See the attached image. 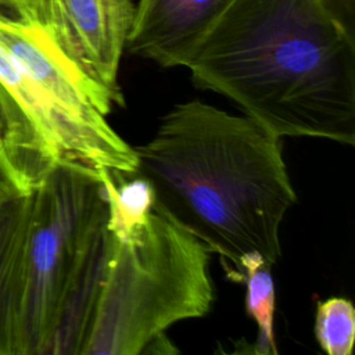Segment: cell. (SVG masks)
<instances>
[{
	"instance_id": "6da1fadb",
	"label": "cell",
	"mask_w": 355,
	"mask_h": 355,
	"mask_svg": "<svg viewBox=\"0 0 355 355\" xmlns=\"http://www.w3.org/2000/svg\"><path fill=\"white\" fill-rule=\"evenodd\" d=\"M183 67L279 137L355 143V37L316 0H234Z\"/></svg>"
},
{
	"instance_id": "7a4b0ae2",
	"label": "cell",
	"mask_w": 355,
	"mask_h": 355,
	"mask_svg": "<svg viewBox=\"0 0 355 355\" xmlns=\"http://www.w3.org/2000/svg\"><path fill=\"white\" fill-rule=\"evenodd\" d=\"M133 148L135 175L153 187L154 207L230 263L233 279L248 252L275 266L280 225L297 201L282 137L193 100L175 105Z\"/></svg>"
},
{
	"instance_id": "3957f363",
	"label": "cell",
	"mask_w": 355,
	"mask_h": 355,
	"mask_svg": "<svg viewBox=\"0 0 355 355\" xmlns=\"http://www.w3.org/2000/svg\"><path fill=\"white\" fill-rule=\"evenodd\" d=\"M97 171L60 161L29 193L15 355H79L107 243Z\"/></svg>"
},
{
	"instance_id": "277c9868",
	"label": "cell",
	"mask_w": 355,
	"mask_h": 355,
	"mask_svg": "<svg viewBox=\"0 0 355 355\" xmlns=\"http://www.w3.org/2000/svg\"><path fill=\"white\" fill-rule=\"evenodd\" d=\"M0 94L10 115L3 141L33 186L60 161L136 173L135 148L107 121L122 104L90 80L39 21L1 11Z\"/></svg>"
},
{
	"instance_id": "5b68a950",
	"label": "cell",
	"mask_w": 355,
	"mask_h": 355,
	"mask_svg": "<svg viewBox=\"0 0 355 355\" xmlns=\"http://www.w3.org/2000/svg\"><path fill=\"white\" fill-rule=\"evenodd\" d=\"M204 243L162 211L128 239L107 234L103 266L79 355L166 352L165 331L202 318L214 302Z\"/></svg>"
},
{
	"instance_id": "8992f818",
	"label": "cell",
	"mask_w": 355,
	"mask_h": 355,
	"mask_svg": "<svg viewBox=\"0 0 355 355\" xmlns=\"http://www.w3.org/2000/svg\"><path fill=\"white\" fill-rule=\"evenodd\" d=\"M133 18L132 0H36L33 17L76 67L121 104L118 69Z\"/></svg>"
},
{
	"instance_id": "52a82bcc",
	"label": "cell",
	"mask_w": 355,
	"mask_h": 355,
	"mask_svg": "<svg viewBox=\"0 0 355 355\" xmlns=\"http://www.w3.org/2000/svg\"><path fill=\"white\" fill-rule=\"evenodd\" d=\"M234 0H139L126 49L164 68L183 67Z\"/></svg>"
},
{
	"instance_id": "ba28073f",
	"label": "cell",
	"mask_w": 355,
	"mask_h": 355,
	"mask_svg": "<svg viewBox=\"0 0 355 355\" xmlns=\"http://www.w3.org/2000/svg\"><path fill=\"white\" fill-rule=\"evenodd\" d=\"M29 193L0 204V355H15L18 266Z\"/></svg>"
},
{
	"instance_id": "9c48e42d",
	"label": "cell",
	"mask_w": 355,
	"mask_h": 355,
	"mask_svg": "<svg viewBox=\"0 0 355 355\" xmlns=\"http://www.w3.org/2000/svg\"><path fill=\"white\" fill-rule=\"evenodd\" d=\"M107 202L105 232L114 239H128L148 219L154 208V191L139 175H122L98 169Z\"/></svg>"
},
{
	"instance_id": "30bf717a",
	"label": "cell",
	"mask_w": 355,
	"mask_h": 355,
	"mask_svg": "<svg viewBox=\"0 0 355 355\" xmlns=\"http://www.w3.org/2000/svg\"><path fill=\"white\" fill-rule=\"evenodd\" d=\"M272 265L258 252L241 257L236 279L245 283V309L258 327L255 351L258 354H277L275 341V284Z\"/></svg>"
},
{
	"instance_id": "8fae6325",
	"label": "cell",
	"mask_w": 355,
	"mask_h": 355,
	"mask_svg": "<svg viewBox=\"0 0 355 355\" xmlns=\"http://www.w3.org/2000/svg\"><path fill=\"white\" fill-rule=\"evenodd\" d=\"M315 337L329 355H351L355 340V311L349 300L330 297L319 301L315 318Z\"/></svg>"
},
{
	"instance_id": "7c38bea8",
	"label": "cell",
	"mask_w": 355,
	"mask_h": 355,
	"mask_svg": "<svg viewBox=\"0 0 355 355\" xmlns=\"http://www.w3.org/2000/svg\"><path fill=\"white\" fill-rule=\"evenodd\" d=\"M32 190V183L18 168L4 141L0 139V204Z\"/></svg>"
},
{
	"instance_id": "4fadbf2b",
	"label": "cell",
	"mask_w": 355,
	"mask_h": 355,
	"mask_svg": "<svg viewBox=\"0 0 355 355\" xmlns=\"http://www.w3.org/2000/svg\"><path fill=\"white\" fill-rule=\"evenodd\" d=\"M348 35L355 37V0H316Z\"/></svg>"
},
{
	"instance_id": "5bb4252c",
	"label": "cell",
	"mask_w": 355,
	"mask_h": 355,
	"mask_svg": "<svg viewBox=\"0 0 355 355\" xmlns=\"http://www.w3.org/2000/svg\"><path fill=\"white\" fill-rule=\"evenodd\" d=\"M36 0H0V11L18 18L35 17Z\"/></svg>"
},
{
	"instance_id": "9a60e30c",
	"label": "cell",
	"mask_w": 355,
	"mask_h": 355,
	"mask_svg": "<svg viewBox=\"0 0 355 355\" xmlns=\"http://www.w3.org/2000/svg\"><path fill=\"white\" fill-rule=\"evenodd\" d=\"M8 122H10V115H8V110H7V105L0 94V139L3 140L6 133H7V129H8Z\"/></svg>"
}]
</instances>
